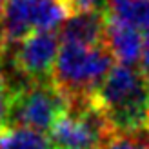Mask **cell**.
Segmentation results:
<instances>
[{
	"label": "cell",
	"instance_id": "e0dca14e",
	"mask_svg": "<svg viewBox=\"0 0 149 149\" xmlns=\"http://www.w3.org/2000/svg\"><path fill=\"white\" fill-rule=\"evenodd\" d=\"M144 74H146V80H147V86H149V69H144Z\"/></svg>",
	"mask_w": 149,
	"mask_h": 149
},
{
	"label": "cell",
	"instance_id": "3957f363",
	"mask_svg": "<svg viewBox=\"0 0 149 149\" xmlns=\"http://www.w3.org/2000/svg\"><path fill=\"white\" fill-rule=\"evenodd\" d=\"M113 135L106 115L89 96L69 100L68 111L49 129L47 138L53 149H102Z\"/></svg>",
	"mask_w": 149,
	"mask_h": 149
},
{
	"label": "cell",
	"instance_id": "5bb4252c",
	"mask_svg": "<svg viewBox=\"0 0 149 149\" xmlns=\"http://www.w3.org/2000/svg\"><path fill=\"white\" fill-rule=\"evenodd\" d=\"M6 47H7V40H6V31H4V26H2V22H0V58H2V55H4Z\"/></svg>",
	"mask_w": 149,
	"mask_h": 149
},
{
	"label": "cell",
	"instance_id": "277c9868",
	"mask_svg": "<svg viewBox=\"0 0 149 149\" xmlns=\"http://www.w3.org/2000/svg\"><path fill=\"white\" fill-rule=\"evenodd\" d=\"M69 100L53 80L31 82L18 93L9 95L7 127H24L49 133L55 122L68 111Z\"/></svg>",
	"mask_w": 149,
	"mask_h": 149
},
{
	"label": "cell",
	"instance_id": "9a60e30c",
	"mask_svg": "<svg viewBox=\"0 0 149 149\" xmlns=\"http://www.w3.org/2000/svg\"><path fill=\"white\" fill-rule=\"evenodd\" d=\"M7 93V84H6V78H4V73L0 69V95H6Z\"/></svg>",
	"mask_w": 149,
	"mask_h": 149
},
{
	"label": "cell",
	"instance_id": "7a4b0ae2",
	"mask_svg": "<svg viewBox=\"0 0 149 149\" xmlns=\"http://www.w3.org/2000/svg\"><path fill=\"white\" fill-rule=\"evenodd\" d=\"M113 65L115 58L104 46L87 47L80 44L62 42L51 80L68 100H82L95 95Z\"/></svg>",
	"mask_w": 149,
	"mask_h": 149
},
{
	"label": "cell",
	"instance_id": "30bf717a",
	"mask_svg": "<svg viewBox=\"0 0 149 149\" xmlns=\"http://www.w3.org/2000/svg\"><path fill=\"white\" fill-rule=\"evenodd\" d=\"M146 133H135V135H113L102 149H149V142L146 140Z\"/></svg>",
	"mask_w": 149,
	"mask_h": 149
},
{
	"label": "cell",
	"instance_id": "4fadbf2b",
	"mask_svg": "<svg viewBox=\"0 0 149 149\" xmlns=\"http://www.w3.org/2000/svg\"><path fill=\"white\" fill-rule=\"evenodd\" d=\"M140 68L149 69V31L144 33V47H142V60H140Z\"/></svg>",
	"mask_w": 149,
	"mask_h": 149
},
{
	"label": "cell",
	"instance_id": "2e32d148",
	"mask_svg": "<svg viewBox=\"0 0 149 149\" xmlns=\"http://www.w3.org/2000/svg\"><path fill=\"white\" fill-rule=\"evenodd\" d=\"M4 6H6V0H0V17H2V13H4Z\"/></svg>",
	"mask_w": 149,
	"mask_h": 149
},
{
	"label": "cell",
	"instance_id": "52a82bcc",
	"mask_svg": "<svg viewBox=\"0 0 149 149\" xmlns=\"http://www.w3.org/2000/svg\"><path fill=\"white\" fill-rule=\"evenodd\" d=\"M106 24H107V15L102 11L73 13L62 22L58 36H60V42L98 47L104 46Z\"/></svg>",
	"mask_w": 149,
	"mask_h": 149
},
{
	"label": "cell",
	"instance_id": "9c48e42d",
	"mask_svg": "<svg viewBox=\"0 0 149 149\" xmlns=\"http://www.w3.org/2000/svg\"><path fill=\"white\" fill-rule=\"evenodd\" d=\"M0 149H53L47 135L24 127H7L0 136Z\"/></svg>",
	"mask_w": 149,
	"mask_h": 149
},
{
	"label": "cell",
	"instance_id": "5b68a950",
	"mask_svg": "<svg viewBox=\"0 0 149 149\" xmlns=\"http://www.w3.org/2000/svg\"><path fill=\"white\" fill-rule=\"evenodd\" d=\"M60 44L58 31H33L17 42L11 62L29 82H49Z\"/></svg>",
	"mask_w": 149,
	"mask_h": 149
},
{
	"label": "cell",
	"instance_id": "ba28073f",
	"mask_svg": "<svg viewBox=\"0 0 149 149\" xmlns=\"http://www.w3.org/2000/svg\"><path fill=\"white\" fill-rule=\"evenodd\" d=\"M106 15L138 31H149V0H107Z\"/></svg>",
	"mask_w": 149,
	"mask_h": 149
},
{
	"label": "cell",
	"instance_id": "6da1fadb",
	"mask_svg": "<svg viewBox=\"0 0 149 149\" xmlns=\"http://www.w3.org/2000/svg\"><path fill=\"white\" fill-rule=\"evenodd\" d=\"M115 135H135L149 125V86L140 65L115 64L93 95Z\"/></svg>",
	"mask_w": 149,
	"mask_h": 149
},
{
	"label": "cell",
	"instance_id": "ac0fdd59",
	"mask_svg": "<svg viewBox=\"0 0 149 149\" xmlns=\"http://www.w3.org/2000/svg\"><path fill=\"white\" fill-rule=\"evenodd\" d=\"M147 133H149V125H147Z\"/></svg>",
	"mask_w": 149,
	"mask_h": 149
},
{
	"label": "cell",
	"instance_id": "8fae6325",
	"mask_svg": "<svg viewBox=\"0 0 149 149\" xmlns=\"http://www.w3.org/2000/svg\"><path fill=\"white\" fill-rule=\"evenodd\" d=\"M69 15L84 11H102L106 13L107 0H62Z\"/></svg>",
	"mask_w": 149,
	"mask_h": 149
},
{
	"label": "cell",
	"instance_id": "8992f818",
	"mask_svg": "<svg viewBox=\"0 0 149 149\" xmlns=\"http://www.w3.org/2000/svg\"><path fill=\"white\" fill-rule=\"evenodd\" d=\"M104 47H106L115 62L120 65H140L144 47V33L122 22L107 18L106 33H104Z\"/></svg>",
	"mask_w": 149,
	"mask_h": 149
},
{
	"label": "cell",
	"instance_id": "7c38bea8",
	"mask_svg": "<svg viewBox=\"0 0 149 149\" xmlns=\"http://www.w3.org/2000/svg\"><path fill=\"white\" fill-rule=\"evenodd\" d=\"M7 111H9V95H0V136L7 129Z\"/></svg>",
	"mask_w": 149,
	"mask_h": 149
}]
</instances>
